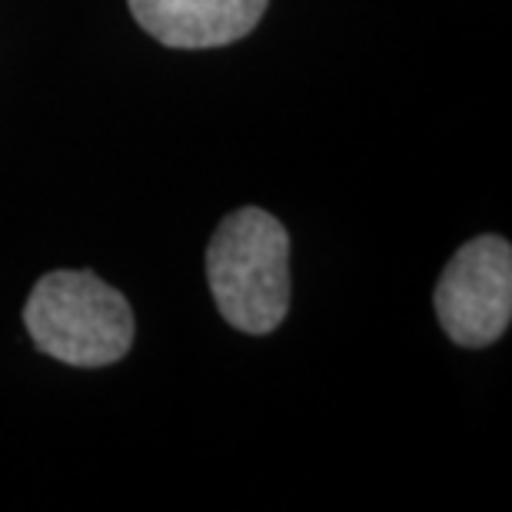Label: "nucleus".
<instances>
[{
    "label": "nucleus",
    "mask_w": 512,
    "mask_h": 512,
    "mask_svg": "<svg viewBox=\"0 0 512 512\" xmlns=\"http://www.w3.org/2000/svg\"><path fill=\"white\" fill-rule=\"evenodd\" d=\"M207 283L233 330L273 333L290 310V233L260 207L233 210L207 247Z\"/></svg>",
    "instance_id": "1"
},
{
    "label": "nucleus",
    "mask_w": 512,
    "mask_h": 512,
    "mask_svg": "<svg viewBox=\"0 0 512 512\" xmlns=\"http://www.w3.org/2000/svg\"><path fill=\"white\" fill-rule=\"evenodd\" d=\"M24 326L40 353L97 370L124 360L133 346V310L90 270H54L27 296Z\"/></svg>",
    "instance_id": "2"
},
{
    "label": "nucleus",
    "mask_w": 512,
    "mask_h": 512,
    "mask_svg": "<svg viewBox=\"0 0 512 512\" xmlns=\"http://www.w3.org/2000/svg\"><path fill=\"white\" fill-rule=\"evenodd\" d=\"M436 320L456 346L483 350L512 323V247L503 237H476L456 250L436 283Z\"/></svg>",
    "instance_id": "3"
},
{
    "label": "nucleus",
    "mask_w": 512,
    "mask_h": 512,
    "mask_svg": "<svg viewBox=\"0 0 512 512\" xmlns=\"http://www.w3.org/2000/svg\"><path fill=\"white\" fill-rule=\"evenodd\" d=\"M137 24L163 47L207 50L243 40L270 0H127Z\"/></svg>",
    "instance_id": "4"
}]
</instances>
